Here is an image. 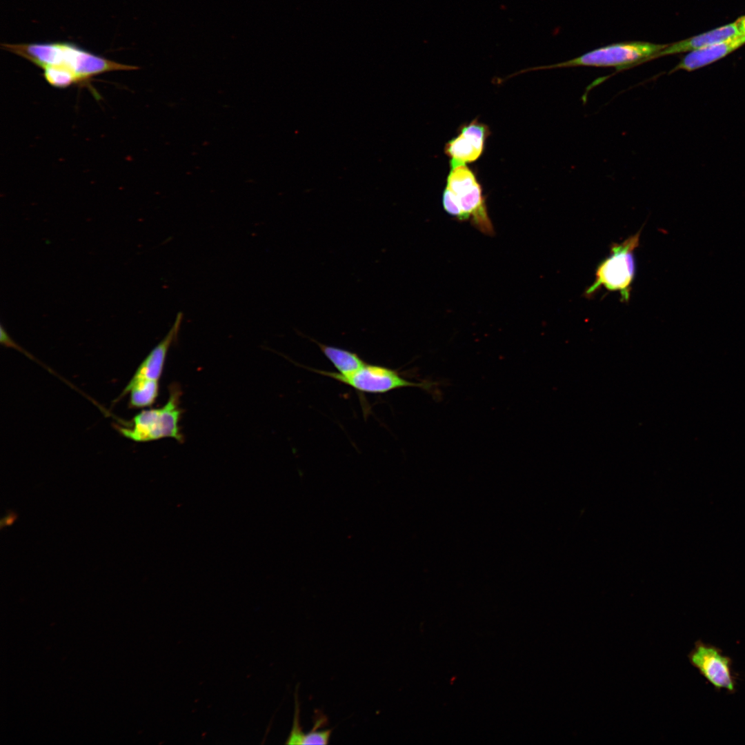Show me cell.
<instances>
[{"instance_id": "1", "label": "cell", "mask_w": 745, "mask_h": 745, "mask_svg": "<svg viewBox=\"0 0 745 745\" xmlns=\"http://www.w3.org/2000/svg\"><path fill=\"white\" fill-rule=\"evenodd\" d=\"M1 47L42 69L52 68L69 73L77 83L108 72L139 68L108 59L68 41L3 43Z\"/></svg>"}, {"instance_id": "2", "label": "cell", "mask_w": 745, "mask_h": 745, "mask_svg": "<svg viewBox=\"0 0 745 745\" xmlns=\"http://www.w3.org/2000/svg\"><path fill=\"white\" fill-rule=\"evenodd\" d=\"M640 234L641 230L624 241L612 245L610 255L598 264L595 279L585 292L586 296L590 297L604 288L608 291L618 292L623 302L628 301L636 272L634 251L639 246Z\"/></svg>"}, {"instance_id": "3", "label": "cell", "mask_w": 745, "mask_h": 745, "mask_svg": "<svg viewBox=\"0 0 745 745\" xmlns=\"http://www.w3.org/2000/svg\"><path fill=\"white\" fill-rule=\"evenodd\" d=\"M666 46L639 41L615 43L564 62L526 70L574 66L615 67L617 70H622L647 61Z\"/></svg>"}, {"instance_id": "4", "label": "cell", "mask_w": 745, "mask_h": 745, "mask_svg": "<svg viewBox=\"0 0 745 745\" xmlns=\"http://www.w3.org/2000/svg\"><path fill=\"white\" fill-rule=\"evenodd\" d=\"M179 392L170 390L166 404L161 408L145 409L137 413L127 427H118L125 437L136 442H146L163 438L182 441L179 422L181 410L179 406Z\"/></svg>"}, {"instance_id": "5", "label": "cell", "mask_w": 745, "mask_h": 745, "mask_svg": "<svg viewBox=\"0 0 745 745\" xmlns=\"http://www.w3.org/2000/svg\"><path fill=\"white\" fill-rule=\"evenodd\" d=\"M450 166L446 188L455 195L466 220L470 219L481 232L491 235L493 225L481 185L474 172L466 163H451Z\"/></svg>"}, {"instance_id": "6", "label": "cell", "mask_w": 745, "mask_h": 745, "mask_svg": "<svg viewBox=\"0 0 745 745\" xmlns=\"http://www.w3.org/2000/svg\"><path fill=\"white\" fill-rule=\"evenodd\" d=\"M314 372L328 377L341 384L366 393L382 394L406 387L428 389L431 383H416L402 377L396 370L379 365L366 364L355 372L343 376L337 372L312 369Z\"/></svg>"}, {"instance_id": "7", "label": "cell", "mask_w": 745, "mask_h": 745, "mask_svg": "<svg viewBox=\"0 0 745 745\" xmlns=\"http://www.w3.org/2000/svg\"><path fill=\"white\" fill-rule=\"evenodd\" d=\"M688 659L716 691L726 690L730 694L736 692L737 674L733 668V661L719 648L697 640Z\"/></svg>"}, {"instance_id": "8", "label": "cell", "mask_w": 745, "mask_h": 745, "mask_svg": "<svg viewBox=\"0 0 745 745\" xmlns=\"http://www.w3.org/2000/svg\"><path fill=\"white\" fill-rule=\"evenodd\" d=\"M489 135L488 127L476 119L461 126L457 135L449 140L444 148L450 163L466 164L477 160Z\"/></svg>"}, {"instance_id": "9", "label": "cell", "mask_w": 745, "mask_h": 745, "mask_svg": "<svg viewBox=\"0 0 745 745\" xmlns=\"http://www.w3.org/2000/svg\"><path fill=\"white\" fill-rule=\"evenodd\" d=\"M182 319L183 313L179 312L167 335L140 364L126 387L143 384L159 385L167 353L177 337Z\"/></svg>"}, {"instance_id": "10", "label": "cell", "mask_w": 745, "mask_h": 745, "mask_svg": "<svg viewBox=\"0 0 745 745\" xmlns=\"http://www.w3.org/2000/svg\"><path fill=\"white\" fill-rule=\"evenodd\" d=\"M744 44L745 35L739 34L689 52L670 72L679 70L692 72L703 68L726 57Z\"/></svg>"}, {"instance_id": "11", "label": "cell", "mask_w": 745, "mask_h": 745, "mask_svg": "<svg viewBox=\"0 0 745 745\" xmlns=\"http://www.w3.org/2000/svg\"><path fill=\"white\" fill-rule=\"evenodd\" d=\"M739 34L741 33L735 21L702 34L668 43L663 50L648 58L647 61L666 55L692 52Z\"/></svg>"}, {"instance_id": "12", "label": "cell", "mask_w": 745, "mask_h": 745, "mask_svg": "<svg viewBox=\"0 0 745 745\" xmlns=\"http://www.w3.org/2000/svg\"><path fill=\"white\" fill-rule=\"evenodd\" d=\"M315 342L325 357L338 370L337 373L343 376L355 372L366 364V362L355 352L323 344L316 341Z\"/></svg>"}, {"instance_id": "13", "label": "cell", "mask_w": 745, "mask_h": 745, "mask_svg": "<svg viewBox=\"0 0 745 745\" xmlns=\"http://www.w3.org/2000/svg\"><path fill=\"white\" fill-rule=\"evenodd\" d=\"M326 718L324 717H320L319 719L315 722L312 731L308 733H305L303 744L324 745L328 744L332 730L316 731L317 728L326 722Z\"/></svg>"}, {"instance_id": "14", "label": "cell", "mask_w": 745, "mask_h": 745, "mask_svg": "<svg viewBox=\"0 0 745 745\" xmlns=\"http://www.w3.org/2000/svg\"><path fill=\"white\" fill-rule=\"evenodd\" d=\"M443 206L444 210L450 215L456 217L459 221H466V218L455 195L447 188L443 193Z\"/></svg>"}, {"instance_id": "15", "label": "cell", "mask_w": 745, "mask_h": 745, "mask_svg": "<svg viewBox=\"0 0 745 745\" xmlns=\"http://www.w3.org/2000/svg\"><path fill=\"white\" fill-rule=\"evenodd\" d=\"M295 695V709L292 727L290 735L285 742L288 744H303L305 733L302 731L299 722V706Z\"/></svg>"}, {"instance_id": "16", "label": "cell", "mask_w": 745, "mask_h": 745, "mask_svg": "<svg viewBox=\"0 0 745 745\" xmlns=\"http://www.w3.org/2000/svg\"><path fill=\"white\" fill-rule=\"evenodd\" d=\"M18 515L12 510H7L5 515L1 517L0 525L1 530H3L5 527L12 526L17 519Z\"/></svg>"}, {"instance_id": "17", "label": "cell", "mask_w": 745, "mask_h": 745, "mask_svg": "<svg viewBox=\"0 0 745 745\" xmlns=\"http://www.w3.org/2000/svg\"><path fill=\"white\" fill-rule=\"evenodd\" d=\"M736 23L739 32L745 35V15L739 17Z\"/></svg>"}]
</instances>
